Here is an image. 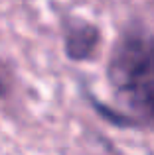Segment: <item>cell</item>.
I'll return each instance as SVG.
<instances>
[{"label":"cell","instance_id":"2","mask_svg":"<svg viewBox=\"0 0 154 155\" xmlns=\"http://www.w3.org/2000/svg\"><path fill=\"white\" fill-rule=\"evenodd\" d=\"M101 45V30L83 18H69L63 24V53L71 61H91Z\"/></svg>","mask_w":154,"mask_h":155},{"label":"cell","instance_id":"3","mask_svg":"<svg viewBox=\"0 0 154 155\" xmlns=\"http://www.w3.org/2000/svg\"><path fill=\"white\" fill-rule=\"evenodd\" d=\"M10 88H12L10 71H8V67L0 61V98H6V96L10 94Z\"/></svg>","mask_w":154,"mask_h":155},{"label":"cell","instance_id":"1","mask_svg":"<svg viewBox=\"0 0 154 155\" xmlns=\"http://www.w3.org/2000/svg\"><path fill=\"white\" fill-rule=\"evenodd\" d=\"M107 79L127 128L154 130V31L127 30L109 55Z\"/></svg>","mask_w":154,"mask_h":155}]
</instances>
